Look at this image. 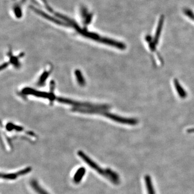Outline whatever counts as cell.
Returning <instances> with one entry per match:
<instances>
[{
    "label": "cell",
    "mask_w": 194,
    "mask_h": 194,
    "mask_svg": "<svg viewBox=\"0 0 194 194\" xmlns=\"http://www.w3.org/2000/svg\"><path fill=\"white\" fill-rule=\"evenodd\" d=\"M77 154L89 167L92 168L93 169L95 170L98 174L105 177L106 178L109 180L114 184L117 185L119 184L120 182L119 176L114 171L111 169L110 168L102 169V168L100 167L98 164L95 163V161H93L82 150L78 151Z\"/></svg>",
    "instance_id": "6da1fadb"
},
{
    "label": "cell",
    "mask_w": 194,
    "mask_h": 194,
    "mask_svg": "<svg viewBox=\"0 0 194 194\" xmlns=\"http://www.w3.org/2000/svg\"><path fill=\"white\" fill-rule=\"evenodd\" d=\"M99 111V113L102 114V115L108 117L109 119L113 120L114 121H116L118 123H125V124H128V125H135L138 123L137 120L135 119H131V118H125L123 117H120L119 116L114 115L111 113L105 112L104 110L101 111V110H98Z\"/></svg>",
    "instance_id": "7a4b0ae2"
},
{
    "label": "cell",
    "mask_w": 194,
    "mask_h": 194,
    "mask_svg": "<svg viewBox=\"0 0 194 194\" xmlns=\"http://www.w3.org/2000/svg\"><path fill=\"white\" fill-rule=\"evenodd\" d=\"M31 170H32L31 167H28L24 168L22 170H20L17 172H16V173H10V174L1 173V178L4 179V180H14L16 179L18 176L25 175L26 174L29 173L31 171Z\"/></svg>",
    "instance_id": "3957f363"
},
{
    "label": "cell",
    "mask_w": 194,
    "mask_h": 194,
    "mask_svg": "<svg viewBox=\"0 0 194 194\" xmlns=\"http://www.w3.org/2000/svg\"><path fill=\"white\" fill-rule=\"evenodd\" d=\"M164 16H162L160 18V20L159 22L158 25H157V27L156 34H155L154 39L153 43L155 46H156V45L158 43L159 40V38L160 37V35H161V31H162V26H163V24H164Z\"/></svg>",
    "instance_id": "277c9868"
},
{
    "label": "cell",
    "mask_w": 194,
    "mask_h": 194,
    "mask_svg": "<svg viewBox=\"0 0 194 194\" xmlns=\"http://www.w3.org/2000/svg\"><path fill=\"white\" fill-rule=\"evenodd\" d=\"M145 182L146 184L147 190L148 194H156L154 188L152 180V178L148 175L145 176Z\"/></svg>",
    "instance_id": "5b68a950"
},
{
    "label": "cell",
    "mask_w": 194,
    "mask_h": 194,
    "mask_svg": "<svg viewBox=\"0 0 194 194\" xmlns=\"http://www.w3.org/2000/svg\"><path fill=\"white\" fill-rule=\"evenodd\" d=\"M86 173V169L84 167H80L78 170H77L75 174L73 177V182L75 184H79Z\"/></svg>",
    "instance_id": "8992f818"
},
{
    "label": "cell",
    "mask_w": 194,
    "mask_h": 194,
    "mask_svg": "<svg viewBox=\"0 0 194 194\" xmlns=\"http://www.w3.org/2000/svg\"><path fill=\"white\" fill-rule=\"evenodd\" d=\"M30 184L31 187L38 194H49L44 189L41 187L36 181L35 180L31 181Z\"/></svg>",
    "instance_id": "52a82bcc"
},
{
    "label": "cell",
    "mask_w": 194,
    "mask_h": 194,
    "mask_svg": "<svg viewBox=\"0 0 194 194\" xmlns=\"http://www.w3.org/2000/svg\"><path fill=\"white\" fill-rule=\"evenodd\" d=\"M174 85H175V89L177 90L178 95L181 98H186L187 97V93L186 92H185L184 89L182 87V86H181L180 84L178 82V80L176 79H175L174 80Z\"/></svg>",
    "instance_id": "ba28073f"
},
{
    "label": "cell",
    "mask_w": 194,
    "mask_h": 194,
    "mask_svg": "<svg viewBox=\"0 0 194 194\" xmlns=\"http://www.w3.org/2000/svg\"><path fill=\"white\" fill-rule=\"evenodd\" d=\"M75 74L76 75V77H77L79 84L80 85H82V86L84 85L85 84V80L83 78V75H82V73H81V72H80V71H79L78 70H76L75 71Z\"/></svg>",
    "instance_id": "9c48e42d"
},
{
    "label": "cell",
    "mask_w": 194,
    "mask_h": 194,
    "mask_svg": "<svg viewBox=\"0 0 194 194\" xmlns=\"http://www.w3.org/2000/svg\"><path fill=\"white\" fill-rule=\"evenodd\" d=\"M50 72H51V70L49 71L45 72L41 76V78H40L39 82H38V85H42L43 84V83H44L45 80H46V79L48 77L49 73H50Z\"/></svg>",
    "instance_id": "30bf717a"
},
{
    "label": "cell",
    "mask_w": 194,
    "mask_h": 194,
    "mask_svg": "<svg viewBox=\"0 0 194 194\" xmlns=\"http://www.w3.org/2000/svg\"><path fill=\"white\" fill-rule=\"evenodd\" d=\"M184 13H185V14L187 15L188 16H189L192 20H194V14H193V13L191 11L188 10V9H186L184 10Z\"/></svg>",
    "instance_id": "8fae6325"
},
{
    "label": "cell",
    "mask_w": 194,
    "mask_h": 194,
    "mask_svg": "<svg viewBox=\"0 0 194 194\" xmlns=\"http://www.w3.org/2000/svg\"><path fill=\"white\" fill-rule=\"evenodd\" d=\"M188 133H194V128L193 129H189L188 130Z\"/></svg>",
    "instance_id": "7c38bea8"
}]
</instances>
